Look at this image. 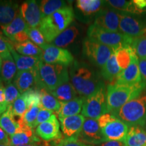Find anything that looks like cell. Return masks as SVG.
<instances>
[{
	"label": "cell",
	"mask_w": 146,
	"mask_h": 146,
	"mask_svg": "<svg viewBox=\"0 0 146 146\" xmlns=\"http://www.w3.org/2000/svg\"><path fill=\"white\" fill-rule=\"evenodd\" d=\"M19 3L14 1L0 0V28L10 24L20 12Z\"/></svg>",
	"instance_id": "cell-21"
},
{
	"label": "cell",
	"mask_w": 146,
	"mask_h": 146,
	"mask_svg": "<svg viewBox=\"0 0 146 146\" xmlns=\"http://www.w3.org/2000/svg\"><path fill=\"white\" fill-rule=\"evenodd\" d=\"M0 81H1V80H0Z\"/></svg>",
	"instance_id": "cell-55"
},
{
	"label": "cell",
	"mask_w": 146,
	"mask_h": 146,
	"mask_svg": "<svg viewBox=\"0 0 146 146\" xmlns=\"http://www.w3.org/2000/svg\"><path fill=\"white\" fill-rule=\"evenodd\" d=\"M98 124L106 141H124L129 131V126L110 113L102 115Z\"/></svg>",
	"instance_id": "cell-8"
},
{
	"label": "cell",
	"mask_w": 146,
	"mask_h": 146,
	"mask_svg": "<svg viewBox=\"0 0 146 146\" xmlns=\"http://www.w3.org/2000/svg\"><path fill=\"white\" fill-rule=\"evenodd\" d=\"M114 116L129 127H145L146 124V93L143 91L137 98L125 104L115 113Z\"/></svg>",
	"instance_id": "cell-5"
},
{
	"label": "cell",
	"mask_w": 146,
	"mask_h": 146,
	"mask_svg": "<svg viewBox=\"0 0 146 146\" xmlns=\"http://www.w3.org/2000/svg\"><path fill=\"white\" fill-rule=\"evenodd\" d=\"M69 76L78 95L85 98L94 94L102 83L87 65L77 61L70 66Z\"/></svg>",
	"instance_id": "cell-3"
},
{
	"label": "cell",
	"mask_w": 146,
	"mask_h": 146,
	"mask_svg": "<svg viewBox=\"0 0 146 146\" xmlns=\"http://www.w3.org/2000/svg\"><path fill=\"white\" fill-rule=\"evenodd\" d=\"M82 115L87 118L98 120L108 112L106 89L102 83L93 94L85 98L82 109Z\"/></svg>",
	"instance_id": "cell-7"
},
{
	"label": "cell",
	"mask_w": 146,
	"mask_h": 146,
	"mask_svg": "<svg viewBox=\"0 0 146 146\" xmlns=\"http://www.w3.org/2000/svg\"><path fill=\"white\" fill-rule=\"evenodd\" d=\"M104 2L100 0H78L76 1V5L84 16H87L98 13Z\"/></svg>",
	"instance_id": "cell-31"
},
{
	"label": "cell",
	"mask_w": 146,
	"mask_h": 146,
	"mask_svg": "<svg viewBox=\"0 0 146 146\" xmlns=\"http://www.w3.org/2000/svg\"><path fill=\"white\" fill-rule=\"evenodd\" d=\"M43 50L41 59L43 62L50 64H60L69 66L74 63L72 54L66 49L56 47L47 43L41 49Z\"/></svg>",
	"instance_id": "cell-10"
},
{
	"label": "cell",
	"mask_w": 146,
	"mask_h": 146,
	"mask_svg": "<svg viewBox=\"0 0 146 146\" xmlns=\"http://www.w3.org/2000/svg\"><path fill=\"white\" fill-rule=\"evenodd\" d=\"M83 53L91 62L102 68L114 51L106 45L87 37L83 42Z\"/></svg>",
	"instance_id": "cell-9"
},
{
	"label": "cell",
	"mask_w": 146,
	"mask_h": 146,
	"mask_svg": "<svg viewBox=\"0 0 146 146\" xmlns=\"http://www.w3.org/2000/svg\"><path fill=\"white\" fill-rule=\"evenodd\" d=\"M70 76L67 66L50 64L41 60L36 70V87L47 91L69 82Z\"/></svg>",
	"instance_id": "cell-2"
},
{
	"label": "cell",
	"mask_w": 146,
	"mask_h": 146,
	"mask_svg": "<svg viewBox=\"0 0 146 146\" xmlns=\"http://www.w3.org/2000/svg\"><path fill=\"white\" fill-rule=\"evenodd\" d=\"M5 87L2 82L0 81V116L8 108L5 104Z\"/></svg>",
	"instance_id": "cell-44"
},
{
	"label": "cell",
	"mask_w": 146,
	"mask_h": 146,
	"mask_svg": "<svg viewBox=\"0 0 146 146\" xmlns=\"http://www.w3.org/2000/svg\"><path fill=\"white\" fill-rule=\"evenodd\" d=\"M60 127L66 137L78 138L82 130L85 117L82 114L59 118Z\"/></svg>",
	"instance_id": "cell-18"
},
{
	"label": "cell",
	"mask_w": 146,
	"mask_h": 146,
	"mask_svg": "<svg viewBox=\"0 0 146 146\" xmlns=\"http://www.w3.org/2000/svg\"><path fill=\"white\" fill-rule=\"evenodd\" d=\"M118 32L132 39H135L146 33V27L137 18L120 12Z\"/></svg>",
	"instance_id": "cell-12"
},
{
	"label": "cell",
	"mask_w": 146,
	"mask_h": 146,
	"mask_svg": "<svg viewBox=\"0 0 146 146\" xmlns=\"http://www.w3.org/2000/svg\"><path fill=\"white\" fill-rule=\"evenodd\" d=\"M139 68L142 81L146 83V60H139Z\"/></svg>",
	"instance_id": "cell-46"
},
{
	"label": "cell",
	"mask_w": 146,
	"mask_h": 146,
	"mask_svg": "<svg viewBox=\"0 0 146 146\" xmlns=\"http://www.w3.org/2000/svg\"><path fill=\"white\" fill-rule=\"evenodd\" d=\"M8 40L16 52L19 54L26 56H32V57H41L43 50L30 40L23 43H14L9 39Z\"/></svg>",
	"instance_id": "cell-27"
},
{
	"label": "cell",
	"mask_w": 146,
	"mask_h": 146,
	"mask_svg": "<svg viewBox=\"0 0 146 146\" xmlns=\"http://www.w3.org/2000/svg\"><path fill=\"white\" fill-rule=\"evenodd\" d=\"M87 37L110 47L114 51L131 45L133 39L119 32L108 31L94 25L89 26L87 30Z\"/></svg>",
	"instance_id": "cell-6"
},
{
	"label": "cell",
	"mask_w": 146,
	"mask_h": 146,
	"mask_svg": "<svg viewBox=\"0 0 146 146\" xmlns=\"http://www.w3.org/2000/svg\"><path fill=\"white\" fill-rule=\"evenodd\" d=\"M20 12L29 27L38 28L43 19L40 4L35 0L25 1L20 6Z\"/></svg>",
	"instance_id": "cell-15"
},
{
	"label": "cell",
	"mask_w": 146,
	"mask_h": 146,
	"mask_svg": "<svg viewBox=\"0 0 146 146\" xmlns=\"http://www.w3.org/2000/svg\"><path fill=\"white\" fill-rule=\"evenodd\" d=\"M135 52L131 45L120 47L114 51L116 59L121 70H125L130 65L132 56Z\"/></svg>",
	"instance_id": "cell-33"
},
{
	"label": "cell",
	"mask_w": 146,
	"mask_h": 146,
	"mask_svg": "<svg viewBox=\"0 0 146 146\" xmlns=\"http://www.w3.org/2000/svg\"><path fill=\"white\" fill-rule=\"evenodd\" d=\"M16 146H50L48 142L42 141L39 143H33V144H28V145H16Z\"/></svg>",
	"instance_id": "cell-50"
},
{
	"label": "cell",
	"mask_w": 146,
	"mask_h": 146,
	"mask_svg": "<svg viewBox=\"0 0 146 146\" xmlns=\"http://www.w3.org/2000/svg\"><path fill=\"white\" fill-rule=\"evenodd\" d=\"M17 121L19 124V128L13 135L10 137V146L28 145L43 141L36 134L35 129L25 125L21 118Z\"/></svg>",
	"instance_id": "cell-14"
},
{
	"label": "cell",
	"mask_w": 146,
	"mask_h": 146,
	"mask_svg": "<svg viewBox=\"0 0 146 146\" xmlns=\"http://www.w3.org/2000/svg\"><path fill=\"white\" fill-rule=\"evenodd\" d=\"M131 46L139 60H146V33L133 39Z\"/></svg>",
	"instance_id": "cell-37"
},
{
	"label": "cell",
	"mask_w": 146,
	"mask_h": 146,
	"mask_svg": "<svg viewBox=\"0 0 146 146\" xmlns=\"http://www.w3.org/2000/svg\"><path fill=\"white\" fill-rule=\"evenodd\" d=\"M145 130H146V124H145Z\"/></svg>",
	"instance_id": "cell-54"
},
{
	"label": "cell",
	"mask_w": 146,
	"mask_h": 146,
	"mask_svg": "<svg viewBox=\"0 0 146 146\" xmlns=\"http://www.w3.org/2000/svg\"><path fill=\"white\" fill-rule=\"evenodd\" d=\"M107 4L110 5L113 8L119 10L120 12H129V13L141 14L144 11L139 9L133 3V1H125V0H108L106 1Z\"/></svg>",
	"instance_id": "cell-34"
},
{
	"label": "cell",
	"mask_w": 146,
	"mask_h": 146,
	"mask_svg": "<svg viewBox=\"0 0 146 146\" xmlns=\"http://www.w3.org/2000/svg\"><path fill=\"white\" fill-rule=\"evenodd\" d=\"M28 110L29 107L26 100L22 95L18 97L12 105V111L13 115L19 118H23Z\"/></svg>",
	"instance_id": "cell-38"
},
{
	"label": "cell",
	"mask_w": 146,
	"mask_h": 146,
	"mask_svg": "<svg viewBox=\"0 0 146 146\" xmlns=\"http://www.w3.org/2000/svg\"><path fill=\"white\" fill-rule=\"evenodd\" d=\"M39 4L43 18L61 9L69 6L67 1L62 0H43L40 1Z\"/></svg>",
	"instance_id": "cell-32"
},
{
	"label": "cell",
	"mask_w": 146,
	"mask_h": 146,
	"mask_svg": "<svg viewBox=\"0 0 146 146\" xmlns=\"http://www.w3.org/2000/svg\"><path fill=\"white\" fill-rule=\"evenodd\" d=\"M21 94L13 83H12L7 85L5 87V104L7 107L11 106L18 97L21 96Z\"/></svg>",
	"instance_id": "cell-42"
},
{
	"label": "cell",
	"mask_w": 146,
	"mask_h": 146,
	"mask_svg": "<svg viewBox=\"0 0 146 146\" xmlns=\"http://www.w3.org/2000/svg\"><path fill=\"white\" fill-rule=\"evenodd\" d=\"M36 134L43 141L50 142L62 135L60 131V123L56 114H53L50 119L36 127Z\"/></svg>",
	"instance_id": "cell-17"
},
{
	"label": "cell",
	"mask_w": 146,
	"mask_h": 146,
	"mask_svg": "<svg viewBox=\"0 0 146 146\" xmlns=\"http://www.w3.org/2000/svg\"><path fill=\"white\" fill-rule=\"evenodd\" d=\"M50 146H84L85 144L82 143L75 137H66L62 135L59 138L48 142Z\"/></svg>",
	"instance_id": "cell-40"
},
{
	"label": "cell",
	"mask_w": 146,
	"mask_h": 146,
	"mask_svg": "<svg viewBox=\"0 0 146 146\" xmlns=\"http://www.w3.org/2000/svg\"><path fill=\"white\" fill-rule=\"evenodd\" d=\"M99 146H125V144L123 141H108L100 144Z\"/></svg>",
	"instance_id": "cell-48"
},
{
	"label": "cell",
	"mask_w": 146,
	"mask_h": 146,
	"mask_svg": "<svg viewBox=\"0 0 146 146\" xmlns=\"http://www.w3.org/2000/svg\"><path fill=\"white\" fill-rule=\"evenodd\" d=\"M78 139L84 144H90V145H100L106 141L102 134L98 120L87 118Z\"/></svg>",
	"instance_id": "cell-11"
},
{
	"label": "cell",
	"mask_w": 146,
	"mask_h": 146,
	"mask_svg": "<svg viewBox=\"0 0 146 146\" xmlns=\"http://www.w3.org/2000/svg\"><path fill=\"white\" fill-rule=\"evenodd\" d=\"M84 146H93V145H85Z\"/></svg>",
	"instance_id": "cell-53"
},
{
	"label": "cell",
	"mask_w": 146,
	"mask_h": 146,
	"mask_svg": "<svg viewBox=\"0 0 146 146\" xmlns=\"http://www.w3.org/2000/svg\"><path fill=\"white\" fill-rule=\"evenodd\" d=\"M8 47L10 52L15 61L18 71H25V70H35L37 68L38 65L41 62V58L32 57V56H23L16 52L12 45L8 41Z\"/></svg>",
	"instance_id": "cell-19"
},
{
	"label": "cell",
	"mask_w": 146,
	"mask_h": 146,
	"mask_svg": "<svg viewBox=\"0 0 146 146\" xmlns=\"http://www.w3.org/2000/svg\"><path fill=\"white\" fill-rule=\"evenodd\" d=\"M21 95L26 100L29 108L32 106H39L41 108V92L40 89L34 87Z\"/></svg>",
	"instance_id": "cell-36"
},
{
	"label": "cell",
	"mask_w": 146,
	"mask_h": 146,
	"mask_svg": "<svg viewBox=\"0 0 146 146\" xmlns=\"http://www.w3.org/2000/svg\"><path fill=\"white\" fill-rule=\"evenodd\" d=\"M120 23V12L112 9H101L96 14L95 26L108 31L118 32Z\"/></svg>",
	"instance_id": "cell-13"
},
{
	"label": "cell",
	"mask_w": 146,
	"mask_h": 146,
	"mask_svg": "<svg viewBox=\"0 0 146 146\" xmlns=\"http://www.w3.org/2000/svg\"><path fill=\"white\" fill-rule=\"evenodd\" d=\"M0 143L10 145V137L1 128H0Z\"/></svg>",
	"instance_id": "cell-47"
},
{
	"label": "cell",
	"mask_w": 146,
	"mask_h": 146,
	"mask_svg": "<svg viewBox=\"0 0 146 146\" xmlns=\"http://www.w3.org/2000/svg\"><path fill=\"white\" fill-rule=\"evenodd\" d=\"M53 112H54L48 110L41 108L39 114H38L37 118H36L35 123V125H34L35 128L37 127L38 125H39L40 124L44 123V122L47 121V120L50 119L51 116H52V115L54 114Z\"/></svg>",
	"instance_id": "cell-43"
},
{
	"label": "cell",
	"mask_w": 146,
	"mask_h": 146,
	"mask_svg": "<svg viewBox=\"0 0 146 146\" xmlns=\"http://www.w3.org/2000/svg\"><path fill=\"white\" fill-rule=\"evenodd\" d=\"M27 34L29 37V40H31L33 43H35L40 48H43L45 45L47 44V43L45 41L44 36L43 34L40 31L38 28H31L29 27L27 30Z\"/></svg>",
	"instance_id": "cell-39"
},
{
	"label": "cell",
	"mask_w": 146,
	"mask_h": 146,
	"mask_svg": "<svg viewBox=\"0 0 146 146\" xmlns=\"http://www.w3.org/2000/svg\"><path fill=\"white\" fill-rule=\"evenodd\" d=\"M36 70L17 71L13 84L21 94L36 87Z\"/></svg>",
	"instance_id": "cell-20"
},
{
	"label": "cell",
	"mask_w": 146,
	"mask_h": 146,
	"mask_svg": "<svg viewBox=\"0 0 146 146\" xmlns=\"http://www.w3.org/2000/svg\"><path fill=\"white\" fill-rule=\"evenodd\" d=\"M120 72L121 69L118 64L116 56L114 53L106 62V63L102 67L101 74L106 81L112 83L117 77Z\"/></svg>",
	"instance_id": "cell-30"
},
{
	"label": "cell",
	"mask_w": 146,
	"mask_h": 146,
	"mask_svg": "<svg viewBox=\"0 0 146 146\" xmlns=\"http://www.w3.org/2000/svg\"><path fill=\"white\" fill-rule=\"evenodd\" d=\"M40 110H41V108L39 106H32L29 108L23 117L21 118L23 123L27 126L35 129V123Z\"/></svg>",
	"instance_id": "cell-41"
},
{
	"label": "cell",
	"mask_w": 146,
	"mask_h": 146,
	"mask_svg": "<svg viewBox=\"0 0 146 146\" xmlns=\"http://www.w3.org/2000/svg\"><path fill=\"white\" fill-rule=\"evenodd\" d=\"M135 5L140 10L146 11V0H133Z\"/></svg>",
	"instance_id": "cell-49"
},
{
	"label": "cell",
	"mask_w": 146,
	"mask_h": 146,
	"mask_svg": "<svg viewBox=\"0 0 146 146\" xmlns=\"http://www.w3.org/2000/svg\"><path fill=\"white\" fill-rule=\"evenodd\" d=\"M78 35V29L75 25L72 24L62 33L55 38L54 41L50 43L56 47L64 48L68 47L74 42Z\"/></svg>",
	"instance_id": "cell-26"
},
{
	"label": "cell",
	"mask_w": 146,
	"mask_h": 146,
	"mask_svg": "<svg viewBox=\"0 0 146 146\" xmlns=\"http://www.w3.org/2000/svg\"><path fill=\"white\" fill-rule=\"evenodd\" d=\"M1 58L2 60V65L0 72V80L7 85L12 83V81L14 80L18 71L17 67L11 53Z\"/></svg>",
	"instance_id": "cell-22"
},
{
	"label": "cell",
	"mask_w": 146,
	"mask_h": 146,
	"mask_svg": "<svg viewBox=\"0 0 146 146\" xmlns=\"http://www.w3.org/2000/svg\"><path fill=\"white\" fill-rule=\"evenodd\" d=\"M0 128L10 137L13 135L19 128L18 121L14 119V116L12 111V106L0 116Z\"/></svg>",
	"instance_id": "cell-29"
},
{
	"label": "cell",
	"mask_w": 146,
	"mask_h": 146,
	"mask_svg": "<svg viewBox=\"0 0 146 146\" xmlns=\"http://www.w3.org/2000/svg\"><path fill=\"white\" fill-rule=\"evenodd\" d=\"M48 92L60 102H69L78 97L77 92L70 82L63 84Z\"/></svg>",
	"instance_id": "cell-28"
},
{
	"label": "cell",
	"mask_w": 146,
	"mask_h": 146,
	"mask_svg": "<svg viewBox=\"0 0 146 146\" xmlns=\"http://www.w3.org/2000/svg\"><path fill=\"white\" fill-rule=\"evenodd\" d=\"M141 81V75L139 68V58L136 56L135 53H134L132 56L130 65L125 70H121L114 81L110 83L135 85Z\"/></svg>",
	"instance_id": "cell-16"
},
{
	"label": "cell",
	"mask_w": 146,
	"mask_h": 146,
	"mask_svg": "<svg viewBox=\"0 0 146 146\" xmlns=\"http://www.w3.org/2000/svg\"><path fill=\"white\" fill-rule=\"evenodd\" d=\"M74 16L73 9L69 5L43 18L38 29L47 43H51L56 36L70 26Z\"/></svg>",
	"instance_id": "cell-4"
},
{
	"label": "cell",
	"mask_w": 146,
	"mask_h": 146,
	"mask_svg": "<svg viewBox=\"0 0 146 146\" xmlns=\"http://www.w3.org/2000/svg\"><path fill=\"white\" fill-rule=\"evenodd\" d=\"M1 65H2V60H1V56H0V72H1Z\"/></svg>",
	"instance_id": "cell-51"
},
{
	"label": "cell",
	"mask_w": 146,
	"mask_h": 146,
	"mask_svg": "<svg viewBox=\"0 0 146 146\" xmlns=\"http://www.w3.org/2000/svg\"><path fill=\"white\" fill-rule=\"evenodd\" d=\"M41 108L57 113L61 107V102L45 89H41Z\"/></svg>",
	"instance_id": "cell-35"
},
{
	"label": "cell",
	"mask_w": 146,
	"mask_h": 146,
	"mask_svg": "<svg viewBox=\"0 0 146 146\" xmlns=\"http://www.w3.org/2000/svg\"><path fill=\"white\" fill-rule=\"evenodd\" d=\"M9 53H10V52L9 50L7 38L0 35V56L2 57Z\"/></svg>",
	"instance_id": "cell-45"
},
{
	"label": "cell",
	"mask_w": 146,
	"mask_h": 146,
	"mask_svg": "<svg viewBox=\"0 0 146 146\" xmlns=\"http://www.w3.org/2000/svg\"><path fill=\"white\" fill-rule=\"evenodd\" d=\"M0 146H10V145H8V144H3V143H0Z\"/></svg>",
	"instance_id": "cell-52"
},
{
	"label": "cell",
	"mask_w": 146,
	"mask_h": 146,
	"mask_svg": "<svg viewBox=\"0 0 146 146\" xmlns=\"http://www.w3.org/2000/svg\"><path fill=\"white\" fill-rule=\"evenodd\" d=\"M145 87L143 81L135 85L109 84L106 89L108 112L114 115L125 104L143 93Z\"/></svg>",
	"instance_id": "cell-1"
},
{
	"label": "cell",
	"mask_w": 146,
	"mask_h": 146,
	"mask_svg": "<svg viewBox=\"0 0 146 146\" xmlns=\"http://www.w3.org/2000/svg\"><path fill=\"white\" fill-rule=\"evenodd\" d=\"M123 143L125 146H146V130L141 126L130 127Z\"/></svg>",
	"instance_id": "cell-24"
},
{
	"label": "cell",
	"mask_w": 146,
	"mask_h": 146,
	"mask_svg": "<svg viewBox=\"0 0 146 146\" xmlns=\"http://www.w3.org/2000/svg\"><path fill=\"white\" fill-rule=\"evenodd\" d=\"M85 98L78 96L67 102H61V107L56 113L58 118H66L78 115L82 112Z\"/></svg>",
	"instance_id": "cell-23"
},
{
	"label": "cell",
	"mask_w": 146,
	"mask_h": 146,
	"mask_svg": "<svg viewBox=\"0 0 146 146\" xmlns=\"http://www.w3.org/2000/svg\"><path fill=\"white\" fill-rule=\"evenodd\" d=\"M28 28V25L24 20L21 12H19V13L14 18L13 21L9 25L1 27V30L7 39L12 40L14 36H16L20 33L25 31Z\"/></svg>",
	"instance_id": "cell-25"
}]
</instances>
